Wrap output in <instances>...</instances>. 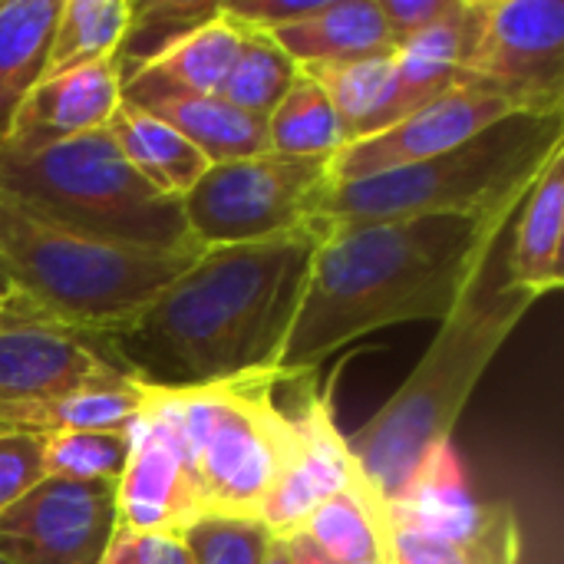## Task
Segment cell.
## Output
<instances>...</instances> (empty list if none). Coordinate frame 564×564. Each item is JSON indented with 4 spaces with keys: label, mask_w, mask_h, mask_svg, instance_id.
<instances>
[{
    "label": "cell",
    "mask_w": 564,
    "mask_h": 564,
    "mask_svg": "<svg viewBox=\"0 0 564 564\" xmlns=\"http://www.w3.org/2000/svg\"><path fill=\"white\" fill-rule=\"evenodd\" d=\"M317 241L311 225L271 241L205 248L142 311L93 340L149 390L278 377Z\"/></svg>",
    "instance_id": "6da1fadb"
},
{
    "label": "cell",
    "mask_w": 564,
    "mask_h": 564,
    "mask_svg": "<svg viewBox=\"0 0 564 564\" xmlns=\"http://www.w3.org/2000/svg\"><path fill=\"white\" fill-rule=\"evenodd\" d=\"M512 215L400 218L324 228L284 350L281 380L311 377L330 354L397 324L446 321L489 271Z\"/></svg>",
    "instance_id": "7a4b0ae2"
},
{
    "label": "cell",
    "mask_w": 564,
    "mask_h": 564,
    "mask_svg": "<svg viewBox=\"0 0 564 564\" xmlns=\"http://www.w3.org/2000/svg\"><path fill=\"white\" fill-rule=\"evenodd\" d=\"M486 278L489 271L440 324L406 383L354 436H347V449L387 506L403 492L433 449L453 443V430L479 380L539 301L509 284L486 288Z\"/></svg>",
    "instance_id": "3957f363"
},
{
    "label": "cell",
    "mask_w": 564,
    "mask_h": 564,
    "mask_svg": "<svg viewBox=\"0 0 564 564\" xmlns=\"http://www.w3.org/2000/svg\"><path fill=\"white\" fill-rule=\"evenodd\" d=\"M564 145V112H519L463 145L370 178L330 185L317 231L400 218L516 215L532 182Z\"/></svg>",
    "instance_id": "277c9868"
},
{
    "label": "cell",
    "mask_w": 564,
    "mask_h": 564,
    "mask_svg": "<svg viewBox=\"0 0 564 564\" xmlns=\"http://www.w3.org/2000/svg\"><path fill=\"white\" fill-rule=\"evenodd\" d=\"M198 254L99 241L40 218L0 192V271L7 297L86 334L129 321Z\"/></svg>",
    "instance_id": "5b68a950"
},
{
    "label": "cell",
    "mask_w": 564,
    "mask_h": 564,
    "mask_svg": "<svg viewBox=\"0 0 564 564\" xmlns=\"http://www.w3.org/2000/svg\"><path fill=\"white\" fill-rule=\"evenodd\" d=\"M0 192L79 235L142 251L198 254L182 205L142 182L106 129L30 149H0Z\"/></svg>",
    "instance_id": "8992f818"
},
{
    "label": "cell",
    "mask_w": 564,
    "mask_h": 564,
    "mask_svg": "<svg viewBox=\"0 0 564 564\" xmlns=\"http://www.w3.org/2000/svg\"><path fill=\"white\" fill-rule=\"evenodd\" d=\"M274 373L202 390H155L169 413L205 516L254 519L294 456V433L274 400Z\"/></svg>",
    "instance_id": "52a82bcc"
},
{
    "label": "cell",
    "mask_w": 564,
    "mask_h": 564,
    "mask_svg": "<svg viewBox=\"0 0 564 564\" xmlns=\"http://www.w3.org/2000/svg\"><path fill=\"white\" fill-rule=\"evenodd\" d=\"M330 185V159L258 152L208 165L178 205L192 241L205 251L311 228Z\"/></svg>",
    "instance_id": "ba28073f"
},
{
    "label": "cell",
    "mask_w": 564,
    "mask_h": 564,
    "mask_svg": "<svg viewBox=\"0 0 564 564\" xmlns=\"http://www.w3.org/2000/svg\"><path fill=\"white\" fill-rule=\"evenodd\" d=\"M463 73L529 112H564L562 0H482L479 40Z\"/></svg>",
    "instance_id": "9c48e42d"
},
{
    "label": "cell",
    "mask_w": 564,
    "mask_h": 564,
    "mask_svg": "<svg viewBox=\"0 0 564 564\" xmlns=\"http://www.w3.org/2000/svg\"><path fill=\"white\" fill-rule=\"evenodd\" d=\"M519 112H529L519 99L459 73V79L446 93L413 109L390 129L344 145L330 159V182L344 185V182L370 178L390 169H403V165L443 155L463 145L466 139L479 135L492 122L519 116Z\"/></svg>",
    "instance_id": "30bf717a"
},
{
    "label": "cell",
    "mask_w": 564,
    "mask_h": 564,
    "mask_svg": "<svg viewBox=\"0 0 564 564\" xmlns=\"http://www.w3.org/2000/svg\"><path fill=\"white\" fill-rule=\"evenodd\" d=\"M116 525V482L40 479L0 512V558L7 564H102Z\"/></svg>",
    "instance_id": "8fae6325"
},
{
    "label": "cell",
    "mask_w": 564,
    "mask_h": 564,
    "mask_svg": "<svg viewBox=\"0 0 564 564\" xmlns=\"http://www.w3.org/2000/svg\"><path fill=\"white\" fill-rule=\"evenodd\" d=\"M281 410L294 433V456L264 496L258 522L274 539H291L304 529L324 499L370 482L347 449V436L337 430L334 410L327 397H321L314 373L304 377V393H297L294 403Z\"/></svg>",
    "instance_id": "7c38bea8"
},
{
    "label": "cell",
    "mask_w": 564,
    "mask_h": 564,
    "mask_svg": "<svg viewBox=\"0 0 564 564\" xmlns=\"http://www.w3.org/2000/svg\"><path fill=\"white\" fill-rule=\"evenodd\" d=\"M122 377L126 373L96 347L93 334L50 321L13 297H3L0 406L50 400Z\"/></svg>",
    "instance_id": "4fadbf2b"
},
{
    "label": "cell",
    "mask_w": 564,
    "mask_h": 564,
    "mask_svg": "<svg viewBox=\"0 0 564 564\" xmlns=\"http://www.w3.org/2000/svg\"><path fill=\"white\" fill-rule=\"evenodd\" d=\"M116 519L129 532L165 539H178L205 519L178 433L155 390H149L145 410L129 426V459L116 482Z\"/></svg>",
    "instance_id": "5bb4252c"
},
{
    "label": "cell",
    "mask_w": 564,
    "mask_h": 564,
    "mask_svg": "<svg viewBox=\"0 0 564 564\" xmlns=\"http://www.w3.org/2000/svg\"><path fill=\"white\" fill-rule=\"evenodd\" d=\"M119 102H122L119 53L36 79V86L20 102L0 149H30V145L99 132L106 129Z\"/></svg>",
    "instance_id": "9a60e30c"
},
{
    "label": "cell",
    "mask_w": 564,
    "mask_h": 564,
    "mask_svg": "<svg viewBox=\"0 0 564 564\" xmlns=\"http://www.w3.org/2000/svg\"><path fill=\"white\" fill-rule=\"evenodd\" d=\"M479 26H482V0H459V7L446 20L403 40L393 50V76L367 135L390 129L413 109L446 93L466 69L479 40Z\"/></svg>",
    "instance_id": "2e32d148"
},
{
    "label": "cell",
    "mask_w": 564,
    "mask_h": 564,
    "mask_svg": "<svg viewBox=\"0 0 564 564\" xmlns=\"http://www.w3.org/2000/svg\"><path fill=\"white\" fill-rule=\"evenodd\" d=\"M122 99L152 112L182 132L212 165L268 152V119H258L221 96L169 93V89H122Z\"/></svg>",
    "instance_id": "e0dca14e"
},
{
    "label": "cell",
    "mask_w": 564,
    "mask_h": 564,
    "mask_svg": "<svg viewBox=\"0 0 564 564\" xmlns=\"http://www.w3.org/2000/svg\"><path fill=\"white\" fill-rule=\"evenodd\" d=\"M562 221H564V145L552 152L529 195L519 205L516 241L506 264L509 288L545 297L558 291L562 274Z\"/></svg>",
    "instance_id": "ac0fdd59"
},
{
    "label": "cell",
    "mask_w": 564,
    "mask_h": 564,
    "mask_svg": "<svg viewBox=\"0 0 564 564\" xmlns=\"http://www.w3.org/2000/svg\"><path fill=\"white\" fill-rule=\"evenodd\" d=\"M149 403V387L122 377L112 383L83 387L50 400L0 406V433H122Z\"/></svg>",
    "instance_id": "d6986e66"
},
{
    "label": "cell",
    "mask_w": 564,
    "mask_h": 564,
    "mask_svg": "<svg viewBox=\"0 0 564 564\" xmlns=\"http://www.w3.org/2000/svg\"><path fill=\"white\" fill-rule=\"evenodd\" d=\"M297 66L350 63L397 50L377 0H327L314 17L271 33Z\"/></svg>",
    "instance_id": "ffe728a7"
},
{
    "label": "cell",
    "mask_w": 564,
    "mask_h": 564,
    "mask_svg": "<svg viewBox=\"0 0 564 564\" xmlns=\"http://www.w3.org/2000/svg\"><path fill=\"white\" fill-rule=\"evenodd\" d=\"M106 132L129 162V169L159 195L175 202H182L212 165L182 132L126 99L116 106L112 119L106 122Z\"/></svg>",
    "instance_id": "44dd1931"
},
{
    "label": "cell",
    "mask_w": 564,
    "mask_h": 564,
    "mask_svg": "<svg viewBox=\"0 0 564 564\" xmlns=\"http://www.w3.org/2000/svg\"><path fill=\"white\" fill-rule=\"evenodd\" d=\"M393 564H519L522 529L512 502L479 506L476 516L456 532H413L390 529Z\"/></svg>",
    "instance_id": "7402d4cb"
},
{
    "label": "cell",
    "mask_w": 564,
    "mask_h": 564,
    "mask_svg": "<svg viewBox=\"0 0 564 564\" xmlns=\"http://www.w3.org/2000/svg\"><path fill=\"white\" fill-rule=\"evenodd\" d=\"M238 46H241V23H235L228 13H218L215 20L202 23L198 30L159 50L149 63H142L132 76H126L122 89H169V93L218 96L238 56Z\"/></svg>",
    "instance_id": "603a6c76"
},
{
    "label": "cell",
    "mask_w": 564,
    "mask_h": 564,
    "mask_svg": "<svg viewBox=\"0 0 564 564\" xmlns=\"http://www.w3.org/2000/svg\"><path fill=\"white\" fill-rule=\"evenodd\" d=\"M301 532L334 564H393L387 502L373 486L324 499Z\"/></svg>",
    "instance_id": "cb8c5ba5"
},
{
    "label": "cell",
    "mask_w": 564,
    "mask_h": 564,
    "mask_svg": "<svg viewBox=\"0 0 564 564\" xmlns=\"http://www.w3.org/2000/svg\"><path fill=\"white\" fill-rule=\"evenodd\" d=\"M479 502L469 492L466 469L453 449V443L433 449L403 492L387 506L390 529H413V532H456L476 516Z\"/></svg>",
    "instance_id": "d4e9b609"
},
{
    "label": "cell",
    "mask_w": 564,
    "mask_h": 564,
    "mask_svg": "<svg viewBox=\"0 0 564 564\" xmlns=\"http://www.w3.org/2000/svg\"><path fill=\"white\" fill-rule=\"evenodd\" d=\"M59 0H0V142L36 86Z\"/></svg>",
    "instance_id": "484cf974"
},
{
    "label": "cell",
    "mask_w": 564,
    "mask_h": 564,
    "mask_svg": "<svg viewBox=\"0 0 564 564\" xmlns=\"http://www.w3.org/2000/svg\"><path fill=\"white\" fill-rule=\"evenodd\" d=\"M129 23L132 0H59L40 79L102 56H116L126 43Z\"/></svg>",
    "instance_id": "4316f807"
},
{
    "label": "cell",
    "mask_w": 564,
    "mask_h": 564,
    "mask_svg": "<svg viewBox=\"0 0 564 564\" xmlns=\"http://www.w3.org/2000/svg\"><path fill=\"white\" fill-rule=\"evenodd\" d=\"M347 145L327 93L297 69L294 83L268 116V152L294 159H334Z\"/></svg>",
    "instance_id": "83f0119b"
},
{
    "label": "cell",
    "mask_w": 564,
    "mask_h": 564,
    "mask_svg": "<svg viewBox=\"0 0 564 564\" xmlns=\"http://www.w3.org/2000/svg\"><path fill=\"white\" fill-rule=\"evenodd\" d=\"M297 69L301 66L284 53V46L271 33L241 26V46L218 96L258 119H268L288 93V86L294 83Z\"/></svg>",
    "instance_id": "f1b7e54d"
},
{
    "label": "cell",
    "mask_w": 564,
    "mask_h": 564,
    "mask_svg": "<svg viewBox=\"0 0 564 564\" xmlns=\"http://www.w3.org/2000/svg\"><path fill=\"white\" fill-rule=\"evenodd\" d=\"M330 99L340 129L347 135V145L364 139L393 76V53L350 59V63H314L301 66Z\"/></svg>",
    "instance_id": "f546056e"
},
{
    "label": "cell",
    "mask_w": 564,
    "mask_h": 564,
    "mask_svg": "<svg viewBox=\"0 0 564 564\" xmlns=\"http://www.w3.org/2000/svg\"><path fill=\"white\" fill-rule=\"evenodd\" d=\"M221 13V0H145L132 3V23L119 50L122 83L159 50Z\"/></svg>",
    "instance_id": "4dcf8cb0"
},
{
    "label": "cell",
    "mask_w": 564,
    "mask_h": 564,
    "mask_svg": "<svg viewBox=\"0 0 564 564\" xmlns=\"http://www.w3.org/2000/svg\"><path fill=\"white\" fill-rule=\"evenodd\" d=\"M126 459H129V430L43 436V479L119 482Z\"/></svg>",
    "instance_id": "1f68e13d"
},
{
    "label": "cell",
    "mask_w": 564,
    "mask_h": 564,
    "mask_svg": "<svg viewBox=\"0 0 564 564\" xmlns=\"http://www.w3.org/2000/svg\"><path fill=\"white\" fill-rule=\"evenodd\" d=\"M178 542L192 564H261L271 545V532L254 519H218L205 516L188 525Z\"/></svg>",
    "instance_id": "d6a6232c"
},
{
    "label": "cell",
    "mask_w": 564,
    "mask_h": 564,
    "mask_svg": "<svg viewBox=\"0 0 564 564\" xmlns=\"http://www.w3.org/2000/svg\"><path fill=\"white\" fill-rule=\"evenodd\" d=\"M43 479V436L0 433V512Z\"/></svg>",
    "instance_id": "836d02e7"
},
{
    "label": "cell",
    "mask_w": 564,
    "mask_h": 564,
    "mask_svg": "<svg viewBox=\"0 0 564 564\" xmlns=\"http://www.w3.org/2000/svg\"><path fill=\"white\" fill-rule=\"evenodd\" d=\"M324 3L327 0H221V13H228L241 26L274 33L314 17Z\"/></svg>",
    "instance_id": "e575fe53"
},
{
    "label": "cell",
    "mask_w": 564,
    "mask_h": 564,
    "mask_svg": "<svg viewBox=\"0 0 564 564\" xmlns=\"http://www.w3.org/2000/svg\"><path fill=\"white\" fill-rule=\"evenodd\" d=\"M102 564H192L185 545L165 535H139L116 525Z\"/></svg>",
    "instance_id": "d590c367"
},
{
    "label": "cell",
    "mask_w": 564,
    "mask_h": 564,
    "mask_svg": "<svg viewBox=\"0 0 564 564\" xmlns=\"http://www.w3.org/2000/svg\"><path fill=\"white\" fill-rule=\"evenodd\" d=\"M377 7H380L383 20H387L393 40L400 46L403 40H410V36L436 26L440 20H446L459 7V0H377Z\"/></svg>",
    "instance_id": "8d00e7d4"
},
{
    "label": "cell",
    "mask_w": 564,
    "mask_h": 564,
    "mask_svg": "<svg viewBox=\"0 0 564 564\" xmlns=\"http://www.w3.org/2000/svg\"><path fill=\"white\" fill-rule=\"evenodd\" d=\"M284 545H288V564H334L304 532L284 539Z\"/></svg>",
    "instance_id": "74e56055"
},
{
    "label": "cell",
    "mask_w": 564,
    "mask_h": 564,
    "mask_svg": "<svg viewBox=\"0 0 564 564\" xmlns=\"http://www.w3.org/2000/svg\"><path fill=\"white\" fill-rule=\"evenodd\" d=\"M261 564H288V545H284V539H274L271 535V545H268L264 562Z\"/></svg>",
    "instance_id": "f35d334b"
},
{
    "label": "cell",
    "mask_w": 564,
    "mask_h": 564,
    "mask_svg": "<svg viewBox=\"0 0 564 564\" xmlns=\"http://www.w3.org/2000/svg\"><path fill=\"white\" fill-rule=\"evenodd\" d=\"M0 294L7 297V281H3V271H0Z\"/></svg>",
    "instance_id": "ab89813d"
},
{
    "label": "cell",
    "mask_w": 564,
    "mask_h": 564,
    "mask_svg": "<svg viewBox=\"0 0 564 564\" xmlns=\"http://www.w3.org/2000/svg\"><path fill=\"white\" fill-rule=\"evenodd\" d=\"M0 317H3V294H0Z\"/></svg>",
    "instance_id": "60d3db41"
},
{
    "label": "cell",
    "mask_w": 564,
    "mask_h": 564,
    "mask_svg": "<svg viewBox=\"0 0 564 564\" xmlns=\"http://www.w3.org/2000/svg\"><path fill=\"white\" fill-rule=\"evenodd\" d=\"M0 564H7V562H3V558H0Z\"/></svg>",
    "instance_id": "b9f144b4"
}]
</instances>
